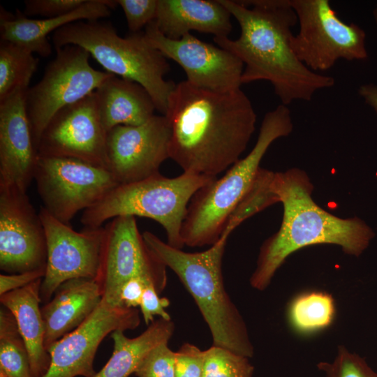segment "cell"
Returning <instances> with one entry per match:
<instances>
[{
  "label": "cell",
  "instance_id": "39",
  "mask_svg": "<svg viewBox=\"0 0 377 377\" xmlns=\"http://www.w3.org/2000/svg\"><path fill=\"white\" fill-rule=\"evenodd\" d=\"M0 377H8L6 374L0 369Z\"/></svg>",
  "mask_w": 377,
  "mask_h": 377
},
{
  "label": "cell",
  "instance_id": "27",
  "mask_svg": "<svg viewBox=\"0 0 377 377\" xmlns=\"http://www.w3.org/2000/svg\"><path fill=\"white\" fill-rule=\"evenodd\" d=\"M0 369L8 377H32L28 352L12 313L0 310Z\"/></svg>",
  "mask_w": 377,
  "mask_h": 377
},
{
  "label": "cell",
  "instance_id": "10",
  "mask_svg": "<svg viewBox=\"0 0 377 377\" xmlns=\"http://www.w3.org/2000/svg\"><path fill=\"white\" fill-rule=\"evenodd\" d=\"M34 180L42 207L68 225L79 212L93 207L119 185L105 167L73 158L38 154Z\"/></svg>",
  "mask_w": 377,
  "mask_h": 377
},
{
  "label": "cell",
  "instance_id": "32",
  "mask_svg": "<svg viewBox=\"0 0 377 377\" xmlns=\"http://www.w3.org/2000/svg\"><path fill=\"white\" fill-rule=\"evenodd\" d=\"M87 0H26L25 16L54 18L68 14L84 4Z\"/></svg>",
  "mask_w": 377,
  "mask_h": 377
},
{
  "label": "cell",
  "instance_id": "16",
  "mask_svg": "<svg viewBox=\"0 0 377 377\" xmlns=\"http://www.w3.org/2000/svg\"><path fill=\"white\" fill-rule=\"evenodd\" d=\"M147 40L167 59L178 64L191 84L216 91L240 89L242 61L230 52L202 41L191 33L179 40L163 36L153 21L145 27Z\"/></svg>",
  "mask_w": 377,
  "mask_h": 377
},
{
  "label": "cell",
  "instance_id": "17",
  "mask_svg": "<svg viewBox=\"0 0 377 377\" xmlns=\"http://www.w3.org/2000/svg\"><path fill=\"white\" fill-rule=\"evenodd\" d=\"M46 236L27 193L0 191V269L8 274L46 269Z\"/></svg>",
  "mask_w": 377,
  "mask_h": 377
},
{
  "label": "cell",
  "instance_id": "25",
  "mask_svg": "<svg viewBox=\"0 0 377 377\" xmlns=\"http://www.w3.org/2000/svg\"><path fill=\"white\" fill-rule=\"evenodd\" d=\"M336 313L332 296L322 291H309L295 297L288 306L287 316L293 329L311 334L330 326Z\"/></svg>",
  "mask_w": 377,
  "mask_h": 377
},
{
  "label": "cell",
  "instance_id": "2",
  "mask_svg": "<svg viewBox=\"0 0 377 377\" xmlns=\"http://www.w3.org/2000/svg\"><path fill=\"white\" fill-rule=\"evenodd\" d=\"M219 1L241 31L236 40H213L242 61V84L267 81L286 106L295 101H309L317 91L334 85V77L311 71L297 58L292 47L297 18L290 0Z\"/></svg>",
  "mask_w": 377,
  "mask_h": 377
},
{
  "label": "cell",
  "instance_id": "13",
  "mask_svg": "<svg viewBox=\"0 0 377 377\" xmlns=\"http://www.w3.org/2000/svg\"><path fill=\"white\" fill-rule=\"evenodd\" d=\"M140 324L137 308L113 306L102 300L78 327L47 350L50 364L43 377H94L95 355L104 338L117 330H135Z\"/></svg>",
  "mask_w": 377,
  "mask_h": 377
},
{
  "label": "cell",
  "instance_id": "3",
  "mask_svg": "<svg viewBox=\"0 0 377 377\" xmlns=\"http://www.w3.org/2000/svg\"><path fill=\"white\" fill-rule=\"evenodd\" d=\"M271 187L283 208L279 230L262 244L249 282L263 291L275 273L295 251L316 244L339 246L348 255L359 256L374 236L361 219H341L319 207L311 197L313 186L298 168L274 172Z\"/></svg>",
  "mask_w": 377,
  "mask_h": 377
},
{
  "label": "cell",
  "instance_id": "33",
  "mask_svg": "<svg viewBox=\"0 0 377 377\" xmlns=\"http://www.w3.org/2000/svg\"><path fill=\"white\" fill-rule=\"evenodd\" d=\"M175 377H202L204 350L185 343L175 351Z\"/></svg>",
  "mask_w": 377,
  "mask_h": 377
},
{
  "label": "cell",
  "instance_id": "28",
  "mask_svg": "<svg viewBox=\"0 0 377 377\" xmlns=\"http://www.w3.org/2000/svg\"><path fill=\"white\" fill-rule=\"evenodd\" d=\"M204 354L202 377H253L254 367L249 357L214 345Z\"/></svg>",
  "mask_w": 377,
  "mask_h": 377
},
{
  "label": "cell",
  "instance_id": "24",
  "mask_svg": "<svg viewBox=\"0 0 377 377\" xmlns=\"http://www.w3.org/2000/svg\"><path fill=\"white\" fill-rule=\"evenodd\" d=\"M175 327L172 320L159 318L134 338L125 336L124 332L121 330L112 332V356L94 377H128L135 373L140 362L151 349L162 343H168Z\"/></svg>",
  "mask_w": 377,
  "mask_h": 377
},
{
  "label": "cell",
  "instance_id": "34",
  "mask_svg": "<svg viewBox=\"0 0 377 377\" xmlns=\"http://www.w3.org/2000/svg\"><path fill=\"white\" fill-rule=\"evenodd\" d=\"M169 305L170 300L167 297H160L153 283L147 284L139 306L145 323L147 325L151 324L154 320L155 316L165 320H172L165 310Z\"/></svg>",
  "mask_w": 377,
  "mask_h": 377
},
{
  "label": "cell",
  "instance_id": "22",
  "mask_svg": "<svg viewBox=\"0 0 377 377\" xmlns=\"http://www.w3.org/2000/svg\"><path fill=\"white\" fill-rule=\"evenodd\" d=\"M42 280L0 295L1 304L15 317L25 343L32 377H43L50 364V355L44 346L45 330L40 307Z\"/></svg>",
  "mask_w": 377,
  "mask_h": 377
},
{
  "label": "cell",
  "instance_id": "21",
  "mask_svg": "<svg viewBox=\"0 0 377 377\" xmlns=\"http://www.w3.org/2000/svg\"><path fill=\"white\" fill-rule=\"evenodd\" d=\"M231 14L219 0H157L154 23L166 38L179 40L191 31L228 37Z\"/></svg>",
  "mask_w": 377,
  "mask_h": 377
},
{
  "label": "cell",
  "instance_id": "38",
  "mask_svg": "<svg viewBox=\"0 0 377 377\" xmlns=\"http://www.w3.org/2000/svg\"><path fill=\"white\" fill-rule=\"evenodd\" d=\"M373 15H374V21L376 24V26H377V5L375 7L374 11H373Z\"/></svg>",
  "mask_w": 377,
  "mask_h": 377
},
{
  "label": "cell",
  "instance_id": "35",
  "mask_svg": "<svg viewBox=\"0 0 377 377\" xmlns=\"http://www.w3.org/2000/svg\"><path fill=\"white\" fill-rule=\"evenodd\" d=\"M149 283H153L156 289L154 281L146 276H135L126 281L120 291L121 305L128 308H137L140 306L145 287Z\"/></svg>",
  "mask_w": 377,
  "mask_h": 377
},
{
  "label": "cell",
  "instance_id": "37",
  "mask_svg": "<svg viewBox=\"0 0 377 377\" xmlns=\"http://www.w3.org/2000/svg\"><path fill=\"white\" fill-rule=\"evenodd\" d=\"M358 94L366 104L377 112V85L369 83L361 85Z\"/></svg>",
  "mask_w": 377,
  "mask_h": 377
},
{
  "label": "cell",
  "instance_id": "31",
  "mask_svg": "<svg viewBox=\"0 0 377 377\" xmlns=\"http://www.w3.org/2000/svg\"><path fill=\"white\" fill-rule=\"evenodd\" d=\"M122 8L128 27L133 33L154 21L157 10V0H116Z\"/></svg>",
  "mask_w": 377,
  "mask_h": 377
},
{
  "label": "cell",
  "instance_id": "4",
  "mask_svg": "<svg viewBox=\"0 0 377 377\" xmlns=\"http://www.w3.org/2000/svg\"><path fill=\"white\" fill-rule=\"evenodd\" d=\"M230 232L224 230L210 247L189 253L164 242L149 231L142 237L151 251L178 276L207 323L213 345L251 358L254 348L246 323L227 293L222 263Z\"/></svg>",
  "mask_w": 377,
  "mask_h": 377
},
{
  "label": "cell",
  "instance_id": "15",
  "mask_svg": "<svg viewBox=\"0 0 377 377\" xmlns=\"http://www.w3.org/2000/svg\"><path fill=\"white\" fill-rule=\"evenodd\" d=\"M170 124L163 114L138 126H117L107 134L108 169L119 184L158 174L170 158Z\"/></svg>",
  "mask_w": 377,
  "mask_h": 377
},
{
  "label": "cell",
  "instance_id": "20",
  "mask_svg": "<svg viewBox=\"0 0 377 377\" xmlns=\"http://www.w3.org/2000/svg\"><path fill=\"white\" fill-rule=\"evenodd\" d=\"M101 301L102 293L95 280L78 278L61 283L52 299L41 308L45 349L78 327Z\"/></svg>",
  "mask_w": 377,
  "mask_h": 377
},
{
  "label": "cell",
  "instance_id": "36",
  "mask_svg": "<svg viewBox=\"0 0 377 377\" xmlns=\"http://www.w3.org/2000/svg\"><path fill=\"white\" fill-rule=\"evenodd\" d=\"M45 269L16 274H0V295L21 288L40 279H43Z\"/></svg>",
  "mask_w": 377,
  "mask_h": 377
},
{
  "label": "cell",
  "instance_id": "19",
  "mask_svg": "<svg viewBox=\"0 0 377 377\" xmlns=\"http://www.w3.org/2000/svg\"><path fill=\"white\" fill-rule=\"evenodd\" d=\"M117 3L112 0H87L74 11L65 15L45 19H31L19 11L16 15L1 8V40L19 45L43 57L52 53L47 39L54 33L69 23L81 20H94L108 17Z\"/></svg>",
  "mask_w": 377,
  "mask_h": 377
},
{
  "label": "cell",
  "instance_id": "7",
  "mask_svg": "<svg viewBox=\"0 0 377 377\" xmlns=\"http://www.w3.org/2000/svg\"><path fill=\"white\" fill-rule=\"evenodd\" d=\"M216 178L188 172L170 178L159 172L138 182L119 184L84 210L80 221L87 228H98L117 216L149 218L164 228L169 245L182 249L184 246L182 228L189 202L199 189Z\"/></svg>",
  "mask_w": 377,
  "mask_h": 377
},
{
  "label": "cell",
  "instance_id": "14",
  "mask_svg": "<svg viewBox=\"0 0 377 377\" xmlns=\"http://www.w3.org/2000/svg\"><path fill=\"white\" fill-rule=\"evenodd\" d=\"M107 134L94 91L53 116L41 135L38 154L73 158L108 169Z\"/></svg>",
  "mask_w": 377,
  "mask_h": 377
},
{
  "label": "cell",
  "instance_id": "8",
  "mask_svg": "<svg viewBox=\"0 0 377 377\" xmlns=\"http://www.w3.org/2000/svg\"><path fill=\"white\" fill-rule=\"evenodd\" d=\"M297 15L298 32L292 38L297 58L318 73L341 60L367 59L366 34L355 23L341 20L328 0H290Z\"/></svg>",
  "mask_w": 377,
  "mask_h": 377
},
{
  "label": "cell",
  "instance_id": "18",
  "mask_svg": "<svg viewBox=\"0 0 377 377\" xmlns=\"http://www.w3.org/2000/svg\"><path fill=\"white\" fill-rule=\"evenodd\" d=\"M27 90L0 103V191L27 193L38 151L26 106Z\"/></svg>",
  "mask_w": 377,
  "mask_h": 377
},
{
  "label": "cell",
  "instance_id": "23",
  "mask_svg": "<svg viewBox=\"0 0 377 377\" xmlns=\"http://www.w3.org/2000/svg\"><path fill=\"white\" fill-rule=\"evenodd\" d=\"M102 124L108 132L119 126H138L156 110L148 91L140 84L112 75L94 91Z\"/></svg>",
  "mask_w": 377,
  "mask_h": 377
},
{
  "label": "cell",
  "instance_id": "12",
  "mask_svg": "<svg viewBox=\"0 0 377 377\" xmlns=\"http://www.w3.org/2000/svg\"><path fill=\"white\" fill-rule=\"evenodd\" d=\"M39 214L47 244V264L40 286L42 302H48L64 282L78 278L96 280L99 270L103 226L74 230L43 207Z\"/></svg>",
  "mask_w": 377,
  "mask_h": 377
},
{
  "label": "cell",
  "instance_id": "6",
  "mask_svg": "<svg viewBox=\"0 0 377 377\" xmlns=\"http://www.w3.org/2000/svg\"><path fill=\"white\" fill-rule=\"evenodd\" d=\"M55 49L68 45L85 49L106 72L142 85L156 110L164 115L176 84L164 76L170 71L167 58L146 39L144 33L121 37L112 24L100 20L64 25L52 35Z\"/></svg>",
  "mask_w": 377,
  "mask_h": 377
},
{
  "label": "cell",
  "instance_id": "11",
  "mask_svg": "<svg viewBox=\"0 0 377 377\" xmlns=\"http://www.w3.org/2000/svg\"><path fill=\"white\" fill-rule=\"evenodd\" d=\"M166 267L147 246L135 216H117L103 226L100 266L95 280L103 301L123 306L119 301L122 286L139 276L151 279L160 294L167 285Z\"/></svg>",
  "mask_w": 377,
  "mask_h": 377
},
{
  "label": "cell",
  "instance_id": "30",
  "mask_svg": "<svg viewBox=\"0 0 377 377\" xmlns=\"http://www.w3.org/2000/svg\"><path fill=\"white\" fill-rule=\"evenodd\" d=\"M175 351L168 343L159 344L151 349L138 366L136 377H175Z\"/></svg>",
  "mask_w": 377,
  "mask_h": 377
},
{
  "label": "cell",
  "instance_id": "5",
  "mask_svg": "<svg viewBox=\"0 0 377 377\" xmlns=\"http://www.w3.org/2000/svg\"><path fill=\"white\" fill-rule=\"evenodd\" d=\"M293 128L288 106L280 104L265 114L251 151L193 196L182 228L184 245L212 246L219 240L230 215L253 186L268 148L276 140L290 135Z\"/></svg>",
  "mask_w": 377,
  "mask_h": 377
},
{
  "label": "cell",
  "instance_id": "9",
  "mask_svg": "<svg viewBox=\"0 0 377 377\" xmlns=\"http://www.w3.org/2000/svg\"><path fill=\"white\" fill-rule=\"evenodd\" d=\"M56 50L41 80L26 92V106L34 145L53 116L61 108L95 91L112 74L89 64L90 54L78 45Z\"/></svg>",
  "mask_w": 377,
  "mask_h": 377
},
{
  "label": "cell",
  "instance_id": "1",
  "mask_svg": "<svg viewBox=\"0 0 377 377\" xmlns=\"http://www.w3.org/2000/svg\"><path fill=\"white\" fill-rule=\"evenodd\" d=\"M170 158L184 172L216 177L246 149L256 128L253 105L241 89L216 91L187 80L170 93Z\"/></svg>",
  "mask_w": 377,
  "mask_h": 377
},
{
  "label": "cell",
  "instance_id": "29",
  "mask_svg": "<svg viewBox=\"0 0 377 377\" xmlns=\"http://www.w3.org/2000/svg\"><path fill=\"white\" fill-rule=\"evenodd\" d=\"M317 367L325 377H377V373L364 358L350 352L342 345L338 346L332 362H320Z\"/></svg>",
  "mask_w": 377,
  "mask_h": 377
},
{
  "label": "cell",
  "instance_id": "26",
  "mask_svg": "<svg viewBox=\"0 0 377 377\" xmlns=\"http://www.w3.org/2000/svg\"><path fill=\"white\" fill-rule=\"evenodd\" d=\"M39 60L15 43H0V103L19 90H27Z\"/></svg>",
  "mask_w": 377,
  "mask_h": 377
}]
</instances>
